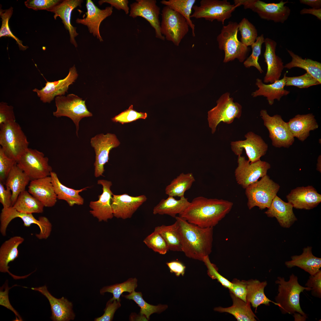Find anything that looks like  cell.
I'll return each instance as SVG.
<instances>
[{
    "label": "cell",
    "mask_w": 321,
    "mask_h": 321,
    "mask_svg": "<svg viewBox=\"0 0 321 321\" xmlns=\"http://www.w3.org/2000/svg\"><path fill=\"white\" fill-rule=\"evenodd\" d=\"M233 205L227 200L198 196L179 216L200 227L213 228L229 213Z\"/></svg>",
    "instance_id": "cell-1"
},
{
    "label": "cell",
    "mask_w": 321,
    "mask_h": 321,
    "mask_svg": "<svg viewBox=\"0 0 321 321\" xmlns=\"http://www.w3.org/2000/svg\"><path fill=\"white\" fill-rule=\"evenodd\" d=\"M175 218L178 223L182 251L189 258L202 261L212 252L213 228L200 227L179 216Z\"/></svg>",
    "instance_id": "cell-2"
},
{
    "label": "cell",
    "mask_w": 321,
    "mask_h": 321,
    "mask_svg": "<svg viewBox=\"0 0 321 321\" xmlns=\"http://www.w3.org/2000/svg\"><path fill=\"white\" fill-rule=\"evenodd\" d=\"M278 285V293L275 297V302L282 314L299 313L306 318V315L302 309L300 303V296L304 290L310 291L309 288L301 285L297 277L292 274L288 281L283 277L279 276L275 282Z\"/></svg>",
    "instance_id": "cell-3"
},
{
    "label": "cell",
    "mask_w": 321,
    "mask_h": 321,
    "mask_svg": "<svg viewBox=\"0 0 321 321\" xmlns=\"http://www.w3.org/2000/svg\"><path fill=\"white\" fill-rule=\"evenodd\" d=\"M238 23L230 21L227 25L223 26L220 33L217 37L219 48L224 52V63L235 59L242 62L247 58L249 48L238 40Z\"/></svg>",
    "instance_id": "cell-4"
},
{
    "label": "cell",
    "mask_w": 321,
    "mask_h": 321,
    "mask_svg": "<svg viewBox=\"0 0 321 321\" xmlns=\"http://www.w3.org/2000/svg\"><path fill=\"white\" fill-rule=\"evenodd\" d=\"M29 142L16 121L0 125V145L6 154L17 162L29 148Z\"/></svg>",
    "instance_id": "cell-5"
},
{
    "label": "cell",
    "mask_w": 321,
    "mask_h": 321,
    "mask_svg": "<svg viewBox=\"0 0 321 321\" xmlns=\"http://www.w3.org/2000/svg\"><path fill=\"white\" fill-rule=\"evenodd\" d=\"M280 188L279 184L267 174L249 185L245 189L248 209L251 210L255 206L261 210L268 208Z\"/></svg>",
    "instance_id": "cell-6"
},
{
    "label": "cell",
    "mask_w": 321,
    "mask_h": 321,
    "mask_svg": "<svg viewBox=\"0 0 321 321\" xmlns=\"http://www.w3.org/2000/svg\"><path fill=\"white\" fill-rule=\"evenodd\" d=\"M236 7L243 6L257 14L261 19L271 21L275 23H284L288 19L291 12L289 7L285 4L288 1H281L278 3H266L260 0H234Z\"/></svg>",
    "instance_id": "cell-7"
},
{
    "label": "cell",
    "mask_w": 321,
    "mask_h": 321,
    "mask_svg": "<svg viewBox=\"0 0 321 321\" xmlns=\"http://www.w3.org/2000/svg\"><path fill=\"white\" fill-rule=\"evenodd\" d=\"M230 95L229 92L222 94L216 101V106L208 112L207 119L212 134L215 133L217 126L221 122L230 124L235 118L239 119L241 116V105L234 102Z\"/></svg>",
    "instance_id": "cell-8"
},
{
    "label": "cell",
    "mask_w": 321,
    "mask_h": 321,
    "mask_svg": "<svg viewBox=\"0 0 321 321\" xmlns=\"http://www.w3.org/2000/svg\"><path fill=\"white\" fill-rule=\"evenodd\" d=\"M160 23V32L167 40L178 46L188 33L189 26L186 19L169 7L163 8Z\"/></svg>",
    "instance_id": "cell-9"
},
{
    "label": "cell",
    "mask_w": 321,
    "mask_h": 321,
    "mask_svg": "<svg viewBox=\"0 0 321 321\" xmlns=\"http://www.w3.org/2000/svg\"><path fill=\"white\" fill-rule=\"evenodd\" d=\"M19 218L23 222L25 227H29L32 224H36L39 227L40 231L35 234L39 239H46L49 236L52 230V225L48 219L45 216L40 217L38 219L32 214L20 212L12 206L3 208L0 215V232L4 236L6 235L7 227L10 222L14 219Z\"/></svg>",
    "instance_id": "cell-10"
},
{
    "label": "cell",
    "mask_w": 321,
    "mask_h": 321,
    "mask_svg": "<svg viewBox=\"0 0 321 321\" xmlns=\"http://www.w3.org/2000/svg\"><path fill=\"white\" fill-rule=\"evenodd\" d=\"M55 101L56 110L53 112V115L56 117H66L71 119L75 125L78 136L80 121L83 118L92 116V113L87 108L85 100L71 94L66 96H57Z\"/></svg>",
    "instance_id": "cell-11"
},
{
    "label": "cell",
    "mask_w": 321,
    "mask_h": 321,
    "mask_svg": "<svg viewBox=\"0 0 321 321\" xmlns=\"http://www.w3.org/2000/svg\"><path fill=\"white\" fill-rule=\"evenodd\" d=\"M17 164L31 181L50 176L52 171L48 158L36 149L28 148L18 160Z\"/></svg>",
    "instance_id": "cell-12"
},
{
    "label": "cell",
    "mask_w": 321,
    "mask_h": 321,
    "mask_svg": "<svg viewBox=\"0 0 321 321\" xmlns=\"http://www.w3.org/2000/svg\"><path fill=\"white\" fill-rule=\"evenodd\" d=\"M236 7L227 0H202L199 5H194L191 18H204L213 22L216 20L224 24L230 18Z\"/></svg>",
    "instance_id": "cell-13"
},
{
    "label": "cell",
    "mask_w": 321,
    "mask_h": 321,
    "mask_svg": "<svg viewBox=\"0 0 321 321\" xmlns=\"http://www.w3.org/2000/svg\"><path fill=\"white\" fill-rule=\"evenodd\" d=\"M260 115L264 121V125L269 132V136L272 145L276 147L289 148L294 143L295 139L289 128L287 122L281 116L276 114L269 115L266 110L262 109Z\"/></svg>",
    "instance_id": "cell-14"
},
{
    "label": "cell",
    "mask_w": 321,
    "mask_h": 321,
    "mask_svg": "<svg viewBox=\"0 0 321 321\" xmlns=\"http://www.w3.org/2000/svg\"><path fill=\"white\" fill-rule=\"evenodd\" d=\"M237 162V166L235 171V179L237 183L245 189L267 174L271 167L269 163L260 160L250 163L241 155L238 156Z\"/></svg>",
    "instance_id": "cell-15"
},
{
    "label": "cell",
    "mask_w": 321,
    "mask_h": 321,
    "mask_svg": "<svg viewBox=\"0 0 321 321\" xmlns=\"http://www.w3.org/2000/svg\"><path fill=\"white\" fill-rule=\"evenodd\" d=\"M90 143L95 153V176L96 177L103 176L105 171L104 166L108 162L110 151L118 147L120 142L115 134L108 133L96 135L91 138Z\"/></svg>",
    "instance_id": "cell-16"
},
{
    "label": "cell",
    "mask_w": 321,
    "mask_h": 321,
    "mask_svg": "<svg viewBox=\"0 0 321 321\" xmlns=\"http://www.w3.org/2000/svg\"><path fill=\"white\" fill-rule=\"evenodd\" d=\"M245 137L246 139L245 140L231 142L232 150L238 156L241 155L244 149L250 163L260 160L261 157L266 153L268 144L260 136L252 132L247 133Z\"/></svg>",
    "instance_id": "cell-17"
},
{
    "label": "cell",
    "mask_w": 321,
    "mask_h": 321,
    "mask_svg": "<svg viewBox=\"0 0 321 321\" xmlns=\"http://www.w3.org/2000/svg\"><path fill=\"white\" fill-rule=\"evenodd\" d=\"M155 0H136L130 4L129 16L133 18L140 16L145 19L154 29L156 38L165 40L160 32V22L159 18L160 8Z\"/></svg>",
    "instance_id": "cell-18"
},
{
    "label": "cell",
    "mask_w": 321,
    "mask_h": 321,
    "mask_svg": "<svg viewBox=\"0 0 321 321\" xmlns=\"http://www.w3.org/2000/svg\"><path fill=\"white\" fill-rule=\"evenodd\" d=\"M69 70L68 75L64 78L54 81H46L45 86L41 89L35 88L33 91L37 93L44 103H50L55 97L64 95L67 92L69 86L75 82L78 76L74 65Z\"/></svg>",
    "instance_id": "cell-19"
},
{
    "label": "cell",
    "mask_w": 321,
    "mask_h": 321,
    "mask_svg": "<svg viewBox=\"0 0 321 321\" xmlns=\"http://www.w3.org/2000/svg\"><path fill=\"white\" fill-rule=\"evenodd\" d=\"M147 199L144 195L134 196L127 193L113 194L111 205L114 217L123 219L130 218Z\"/></svg>",
    "instance_id": "cell-20"
},
{
    "label": "cell",
    "mask_w": 321,
    "mask_h": 321,
    "mask_svg": "<svg viewBox=\"0 0 321 321\" xmlns=\"http://www.w3.org/2000/svg\"><path fill=\"white\" fill-rule=\"evenodd\" d=\"M97 184L103 187V192L98 196L97 201L90 202V213L99 222L107 221L114 215L111 207V200L113 194L111 189L112 182L104 180H100Z\"/></svg>",
    "instance_id": "cell-21"
},
{
    "label": "cell",
    "mask_w": 321,
    "mask_h": 321,
    "mask_svg": "<svg viewBox=\"0 0 321 321\" xmlns=\"http://www.w3.org/2000/svg\"><path fill=\"white\" fill-rule=\"evenodd\" d=\"M86 17L82 19L77 18L76 22L86 26L89 33L96 37L100 42H103V40L100 32V25L104 20L111 15L113 7H107L105 9L101 10L91 0L86 1Z\"/></svg>",
    "instance_id": "cell-22"
},
{
    "label": "cell",
    "mask_w": 321,
    "mask_h": 321,
    "mask_svg": "<svg viewBox=\"0 0 321 321\" xmlns=\"http://www.w3.org/2000/svg\"><path fill=\"white\" fill-rule=\"evenodd\" d=\"M264 43L265 48L264 57L267 70L263 81L271 84L279 80L284 65L282 59L276 54V42L270 38H266Z\"/></svg>",
    "instance_id": "cell-23"
},
{
    "label": "cell",
    "mask_w": 321,
    "mask_h": 321,
    "mask_svg": "<svg viewBox=\"0 0 321 321\" xmlns=\"http://www.w3.org/2000/svg\"><path fill=\"white\" fill-rule=\"evenodd\" d=\"M286 198L293 207L297 209L311 210L321 202V195L311 185L297 187L292 190Z\"/></svg>",
    "instance_id": "cell-24"
},
{
    "label": "cell",
    "mask_w": 321,
    "mask_h": 321,
    "mask_svg": "<svg viewBox=\"0 0 321 321\" xmlns=\"http://www.w3.org/2000/svg\"><path fill=\"white\" fill-rule=\"evenodd\" d=\"M44 295L48 299L51 306V320L54 321H69L73 320L75 315L72 309V302L62 297L58 299L52 296L47 289L46 286L32 288Z\"/></svg>",
    "instance_id": "cell-25"
},
{
    "label": "cell",
    "mask_w": 321,
    "mask_h": 321,
    "mask_svg": "<svg viewBox=\"0 0 321 321\" xmlns=\"http://www.w3.org/2000/svg\"><path fill=\"white\" fill-rule=\"evenodd\" d=\"M28 188L29 193L45 207H52L56 204L57 198L50 176L31 181Z\"/></svg>",
    "instance_id": "cell-26"
},
{
    "label": "cell",
    "mask_w": 321,
    "mask_h": 321,
    "mask_svg": "<svg viewBox=\"0 0 321 321\" xmlns=\"http://www.w3.org/2000/svg\"><path fill=\"white\" fill-rule=\"evenodd\" d=\"M82 0H64L54 7L50 11L54 13V17L56 20L58 17L62 19L66 30L68 31L70 42L75 48L78 45L75 38L78 35L76 31L77 28L71 24V15L73 10L78 7H81Z\"/></svg>",
    "instance_id": "cell-27"
},
{
    "label": "cell",
    "mask_w": 321,
    "mask_h": 321,
    "mask_svg": "<svg viewBox=\"0 0 321 321\" xmlns=\"http://www.w3.org/2000/svg\"><path fill=\"white\" fill-rule=\"evenodd\" d=\"M293 207L292 204L284 201L276 195L265 213L269 217L276 218L281 226L289 228L297 220Z\"/></svg>",
    "instance_id": "cell-28"
},
{
    "label": "cell",
    "mask_w": 321,
    "mask_h": 321,
    "mask_svg": "<svg viewBox=\"0 0 321 321\" xmlns=\"http://www.w3.org/2000/svg\"><path fill=\"white\" fill-rule=\"evenodd\" d=\"M24 241V239L20 236L12 237L6 240L0 248V271L8 273L14 279L24 278L31 274L23 276H15L11 273L9 270L8 264L14 261L18 257V248Z\"/></svg>",
    "instance_id": "cell-29"
},
{
    "label": "cell",
    "mask_w": 321,
    "mask_h": 321,
    "mask_svg": "<svg viewBox=\"0 0 321 321\" xmlns=\"http://www.w3.org/2000/svg\"><path fill=\"white\" fill-rule=\"evenodd\" d=\"M286 73L282 79L268 84H265L261 79L257 78L255 84L258 89L253 92L251 95L253 97L261 96L266 97L270 105L273 104L275 99L279 101L283 96L290 93L289 91L284 88L286 85Z\"/></svg>",
    "instance_id": "cell-30"
},
{
    "label": "cell",
    "mask_w": 321,
    "mask_h": 321,
    "mask_svg": "<svg viewBox=\"0 0 321 321\" xmlns=\"http://www.w3.org/2000/svg\"><path fill=\"white\" fill-rule=\"evenodd\" d=\"M294 137L303 141L309 136L310 132L318 128V125L312 114H298L287 122Z\"/></svg>",
    "instance_id": "cell-31"
},
{
    "label": "cell",
    "mask_w": 321,
    "mask_h": 321,
    "mask_svg": "<svg viewBox=\"0 0 321 321\" xmlns=\"http://www.w3.org/2000/svg\"><path fill=\"white\" fill-rule=\"evenodd\" d=\"M312 248L307 246L303 249L302 254L291 257V260L285 262L289 268L298 267L309 273L310 275L315 274L321 267V258L314 256L312 252Z\"/></svg>",
    "instance_id": "cell-32"
},
{
    "label": "cell",
    "mask_w": 321,
    "mask_h": 321,
    "mask_svg": "<svg viewBox=\"0 0 321 321\" xmlns=\"http://www.w3.org/2000/svg\"><path fill=\"white\" fill-rule=\"evenodd\" d=\"M233 302L229 307H218L214 309L215 311L220 313H227L233 315L238 321H255L257 318L252 311L249 302H245L229 292Z\"/></svg>",
    "instance_id": "cell-33"
},
{
    "label": "cell",
    "mask_w": 321,
    "mask_h": 321,
    "mask_svg": "<svg viewBox=\"0 0 321 321\" xmlns=\"http://www.w3.org/2000/svg\"><path fill=\"white\" fill-rule=\"evenodd\" d=\"M52 182L58 199L66 201L70 206L75 205H82L84 199L79 193L86 190L89 187H86L80 190H75L68 187L62 184L60 182L57 174L52 171L50 174Z\"/></svg>",
    "instance_id": "cell-34"
},
{
    "label": "cell",
    "mask_w": 321,
    "mask_h": 321,
    "mask_svg": "<svg viewBox=\"0 0 321 321\" xmlns=\"http://www.w3.org/2000/svg\"><path fill=\"white\" fill-rule=\"evenodd\" d=\"M30 181L28 176L17 163L9 173L4 183L6 188H9L11 191L12 206L19 195L25 190L26 187Z\"/></svg>",
    "instance_id": "cell-35"
},
{
    "label": "cell",
    "mask_w": 321,
    "mask_h": 321,
    "mask_svg": "<svg viewBox=\"0 0 321 321\" xmlns=\"http://www.w3.org/2000/svg\"><path fill=\"white\" fill-rule=\"evenodd\" d=\"M190 203L184 196L177 200L173 196H169L166 199H161L154 207L153 213L154 215H167L175 218L177 214L183 212Z\"/></svg>",
    "instance_id": "cell-36"
},
{
    "label": "cell",
    "mask_w": 321,
    "mask_h": 321,
    "mask_svg": "<svg viewBox=\"0 0 321 321\" xmlns=\"http://www.w3.org/2000/svg\"><path fill=\"white\" fill-rule=\"evenodd\" d=\"M247 284L246 302L250 303L256 310L261 304L269 306L270 302L278 306L277 303L268 298L265 294L264 289L267 284L266 281L261 282L251 279L247 281Z\"/></svg>",
    "instance_id": "cell-37"
},
{
    "label": "cell",
    "mask_w": 321,
    "mask_h": 321,
    "mask_svg": "<svg viewBox=\"0 0 321 321\" xmlns=\"http://www.w3.org/2000/svg\"><path fill=\"white\" fill-rule=\"evenodd\" d=\"M292 58L291 61L284 65V68L291 69L297 67L305 70L321 83V63L309 59H303L292 51L286 49Z\"/></svg>",
    "instance_id": "cell-38"
},
{
    "label": "cell",
    "mask_w": 321,
    "mask_h": 321,
    "mask_svg": "<svg viewBox=\"0 0 321 321\" xmlns=\"http://www.w3.org/2000/svg\"><path fill=\"white\" fill-rule=\"evenodd\" d=\"M12 207L17 211L23 213H40L43 212V204L26 190L18 196Z\"/></svg>",
    "instance_id": "cell-39"
},
{
    "label": "cell",
    "mask_w": 321,
    "mask_h": 321,
    "mask_svg": "<svg viewBox=\"0 0 321 321\" xmlns=\"http://www.w3.org/2000/svg\"><path fill=\"white\" fill-rule=\"evenodd\" d=\"M154 230L158 232L163 237L168 246L169 250L182 251L179 225L177 220L171 225H163L156 226Z\"/></svg>",
    "instance_id": "cell-40"
},
{
    "label": "cell",
    "mask_w": 321,
    "mask_h": 321,
    "mask_svg": "<svg viewBox=\"0 0 321 321\" xmlns=\"http://www.w3.org/2000/svg\"><path fill=\"white\" fill-rule=\"evenodd\" d=\"M195 181L192 173H180L166 188V194L169 196L180 197L184 196L185 192L190 189Z\"/></svg>",
    "instance_id": "cell-41"
},
{
    "label": "cell",
    "mask_w": 321,
    "mask_h": 321,
    "mask_svg": "<svg viewBox=\"0 0 321 321\" xmlns=\"http://www.w3.org/2000/svg\"><path fill=\"white\" fill-rule=\"evenodd\" d=\"M196 0H163L160 3L167 6L183 16L186 20L188 25L191 29L192 35L195 36V25L191 19V16L193 7Z\"/></svg>",
    "instance_id": "cell-42"
},
{
    "label": "cell",
    "mask_w": 321,
    "mask_h": 321,
    "mask_svg": "<svg viewBox=\"0 0 321 321\" xmlns=\"http://www.w3.org/2000/svg\"><path fill=\"white\" fill-rule=\"evenodd\" d=\"M122 295L127 299L133 300L140 308V315L145 316L147 320L149 319L152 314L160 313L168 308L166 305L160 304L154 306L148 303L143 299L142 293L141 292H136L134 290L128 295Z\"/></svg>",
    "instance_id": "cell-43"
},
{
    "label": "cell",
    "mask_w": 321,
    "mask_h": 321,
    "mask_svg": "<svg viewBox=\"0 0 321 321\" xmlns=\"http://www.w3.org/2000/svg\"><path fill=\"white\" fill-rule=\"evenodd\" d=\"M137 279L135 278H130L123 283L103 287L100 291V294L103 295L106 292L112 293L113 297L111 301L116 300L121 301L120 297L124 292L131 293L135 290L137 287Z\"/></svg>",
    "instance_id": "cell-44"
},
{
    "label": "cell",
    "mask_w": 321,
    "mask_h": 321,
    "mask_svg": "<svg viewBox=\"0 0 321 321\" xmlns=\"http://www.w3.org/2000/svg\"><path fill=\"white\" fill-rule=\"evenodd\" d=\"M238 30L241 35L240 42L247 47L251 46L258 37L255 27L246 18H243L238 23Z\"/></svg>",
    "instance_id": "cell-45"
},
{
    "label": "cell",
    "mask_w": 321,
    "mask_h": 321,
    "mask_svg": "<svg viewBox=\"0 0 321 321\" xmlns=\"http://www.w3.org/2000/svg\"><path fill=\"white\" fill-rule=\"evenodd\" d=\"M13 12V8L12 7L5 10L0 8V16L2 19V24L0 29V37H12L16 41L19 49L24 51L28 48V47L23 45L22 41L12 33L9 27V21Z\"/></svg>",
    "instance_id": "cell-46"
},
{
    "label": "cell",
    "mask_w": 321,
    "mask_h": 321,
    "mask_svg": "<svg viewBox=\"0 0 321 321\" xmlns=\"http://www.w3.org/2000/svg\"><path fill=\"white\" fill-rule=\"evenodd\" d=\"M263 34L258 36L256 41L251 45L252 50L251 55L243 62V64L246 67H255L261 73L263 72L258 62L259 56L261 53L262 45L264 42Z\"/></svg>",
    "instance_id": "cell-47"
},
{
    "label": "cell",
    "mask_w": 321,
    "mask_h": 321,
    "mask_svg": "<svg viewBox=\"0 0 321 321\" xmlns=\"http://www.w3.org/2000/svg\"><path fill=\"white\" fill-rule=\"evenodd\" d=\"M143 242L149 248L161 254H165L169 251L163 238L155 230L144 239Z\"/></svg>",
    "instance_id": "cell-48"
},
{
    "label": "cell",
    "mask_w": 321,
    "mask_h": 321,
    "mask_svg": "<svg viewBox=\"0 0 321 321\" xmlns=\"http://www.w3.org/2000/svg\"><path fill=\"white\" fill-rule=\"evenodd\" d=\"M285 86H294L299 88H308L321 84L310 73L306 72L298 76L288 77L286 75Z\"/></svg>",
    "instance_id": "cell-49"
},
{
    "label": "cell",
    "mask_w": 321,
    "mask_h": 321,
    "mask_svg": "<svg viewBox=\"0 0 321 321\" xmlns=\"http://www.w3.org/2000/svg\"><path fill=\"white\" fill-rule=\"evenodd\" d=\"M147 117L146 113L138 112L133 108V105H131L129 108L122 112L111 119L115 122H119L122 124L128 123L141 119H145Z\"/></svg>",
    "instance_id": "cell-50"
},
{
    "label": "cell",
    "mask_w": 321,
    "mask_h": 321,
    "mask_svg": "<svg viewBox=\"0 0 321 321\" xmlns=\"http://www.w3.org/2000/svg\"><path fill=\"white\" fill-rule=\"evenodd\" d=\"M207 268V273L213 279H216L224 287L229 289L232 286V283L227 279L222 276L218 272V269L216 266L211 263L209 256H207L203 259L202 261Z\"/></svg>",
    "instance_id": "cell-51"
},
{
    "label": "cell",
    "mask_w": 321,
    "mask_h": 321,
    "mask_svg": "<svg viewBox=\"0 0 321 321\" xmlns=\"http://www.w3.org/2000/svg\"><path fill=\"white\" fill-rule=\"evenodd\" d=\"M17 163L15 160L7 155L0 147V182L4 184L9 173Z\"/></svg>",
    "instance_id": "cell-52"
},
{
    "label": "cell",
    "mask_w": 321,
    "mask_h": 321,
    "mask_svg": "<svg viewBox=\"0 0 321 321\" xmlns=\"http://www.w3.org/2000/svg\"><path fill=\"white\" fill-rule=\"evenodd\" d=\"M60 0H28L24 2L27 7L35 10H45L50 11L55 6L60 3Z\"/></svg>",
    "instance_id": "cell-53"
},
{
    "label": "cell",
    "mask_w": 321,
    "mask_h": 321,
    "mask_svg": "<svg viewBox=\"0 0 321 321\" xmlns=\"http://www.w3.org/2000/svg\"><path fill=\"white\" fill-rule=\"evenodd\" d=\"M305 286L309 288L313 296L321 298V270L313 275H310Z\"/></svg>",
    "instance_id": "cell-54"
},
{
    "label": "cell",
    "mask_w": 321,
    "mask_h": 321,
    "mask_svg": "<svg viewBox=\"0 0 321 321\" xmlns=\"http://www.w3.org/2000/svg\"><path fill=\"white\" fill-rule=\"evenodd\" d=\"M120 301L116 300L111 301L110 300L107 302L106 308L104 310V313L100 317L96 318L95 321H111L113 320L114 314L116 311L121 306Z\"/></svg>",
    "instance_id": "cell-55"
},
{
    "label": "cell",
    "mask_w": 321,
    "mask_h": 321,
    "mask_svg": "<svg viewBox=\"0 0 321 321\" xmlns=\"http://www.w3.org/2000/svg\"><path fill=\"white\" fill-rule=\"evenodd\" d=\"M232 285L229 292L232 293L237 297L246 302V297L247 292V281H240L236 278L232 281Z\"/></svg>",
    "instance_id": "cell-56"
},
{
    "label": "cell",
    "mask_w": 321,
    "mask_h": 321,
    "mask_svg": "<svg viewBox=\"0 0 321 321\" xmlns=\"http://www.w3.org/2000/svg\"><path fill=\"white\" fill-rule=\"evenodd\" d=\"M16 121L13 107L6 102L0 103V125L7 123Z\"/></svg>",
    "instance_id": "cell-57"
},
{
    "label": "cell",
    "mask_w": 321,
    "mask_h": 321,
    "mask_svg": "<svg viewBox=\"0 0 321 321\" xmlns=\"http://www.w3.org/2000/svg\"><path fill=\"white\" fill-rule=\"evenodd\" d=\"M5 284V289L4 291H3L2 288L1 287L0 288V305L5 307L14 312L16 316V318L13 321H23V320L20 315L11 304L9 299L8 293L9 290L14 286L18 285L16 284L14 285L12 287L9 288L7 283H6Z\"/></svg>",
    "instance_id": "cell-58"
},
{
    "label": "cell",
    "mask_w": 321,
    "mask_h": 321,
    "mask_svg": "<svg viewBox=\"0 0 321 321\" xmlns=\"http://www.w3.org/2000/svg\"><path fill=\"white\" fill-rule=\"evenodd\" d=\"M4 185L0 182V202L3 208H7L12 206L11 201L12 193L9 188H4Z\"/></svg>",
    "instance_id": "cell-59"
},
{
    "label": "cell",
    "mask_w": 321,
    "mask_h": 321,
    "mask_svg": "<svg viewBox=\"0 0 321 321\" xmlns=\"http://www.w3.org/2000/svg\"><path fill=\"white\" fill-rule=\"evenodd\" d=\"M98 3L100 5H101L104 3L109 4L111 6L114 7L118 10H123L126 14L129 13V1L127 0H101L99 1Z\"/></svg>",
    "instance_id": "cell-60"
},
{
    "label": "cell",
    "mask_w": 321,
    "mask_h": 321,
    "mask_svg": "<svg viewBox=\"0 0 321 321\" xmlns=\"http://www.w3.org/2000/svg\"><path fill=\"white\" fill-rule=\"evenodd\" d=\"M166 264L171 273H174L177 276H183L185 274L186 266L181 262L177 260L167 262Z\"/></svg>",
    "instance_id": "cell-61"
},
{
    "label": "cell",
    "mask_w": 321,
    "mask_h": 321,
    "mask_svg": "<svg viewBox=\"0 0 321 321\" xmlns=\"http://www.w3.org/2000/svg\"><path fill=\"white\" fill-rule=\"evenodd\" d=\"M300 13L301 15L311 14L316 17L320 21L321 20V8H303L300 11Z\"/></svg>",
    "instance_id": "cell-62"
},
{
    "label": "cell",
    "mask_w": 321,
    "mask_h": 321,
    "mask_svg": "<svg viewBox=\"0 0 321 321\" xmlns=\"http://www.w3.org/2000/svg\"><path fill=\"white\" fill-rule=\"evenodd\" d=\"M300 3L309 6L312 8H321V0H300Z\"/></svg>",
    "instance_id": "cell-63"
},
{
    "label": "cell",
    "mask_w": 321,
    "mask_h": 321,
    "mask_svg": "<svg viewBox=\"0 0 321 321\" xmlns=\"http://www.w3.org/2000/svg\"><path fill=\"white\" fill-rule=\"evenodd\" d=\"M317 169L320 173L321 172V155H320L317 159Z\"/></svg>",
    "instance_id": "cell-64"
}]
</instances>
